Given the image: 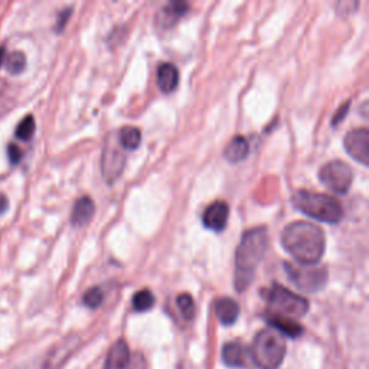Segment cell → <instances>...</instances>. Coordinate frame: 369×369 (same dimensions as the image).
<instances>
[{"mask_svg": "<svg viewBox=\"0 0 369 369\" xmlns=\"http://www.w3.org/2000/svg\"><path fill=\"white\" fill-rule=\"evenodd\" d=\"M281 244L287 253L305 266L319 263L326 249L322 228L307 221H297L287 225L281 232Z\"/></svg>", "mask_w": 369, "mask_h": 369, "instance_id": "cell-1", "label": "cell"}, {"mask_svg": "<svg viewBox=\"0 0 369 369\" xmlns=\"http://www.w3.org/2000/svg\"><path fill=\"white\" fill-rule=\"evenodd\" d=\"M268 249V231L266 227L249 229L241 238L235 254V289L245 292L254 280L256 271Z\"/></svg>", "mask_w": 369, "mask_h": 369, "instance_id": "cell-2", "label": "cell"}, {"mask_svg": "<svg viewBox=\"0 0 369 369\" xmlns=\"http://www.w3.org/2000/svg\"><path fill=\"white\" fill-rule=\"evenodd\" d=\"M292 203L306 217L327 224L341 222L345 214L342 203L336 198L305 189L297 191L293 195Z\"/></svg>", "mask_w": 369, "mask_h": 369, "instance_id": "cell-3", "label": "cell"}, {"mask_svg": "<svg viewBox=\"0 0 369 369\" xmlns=\"http://www.w3.org/2000/svg\"><path fill=\"white\" fill-rule=\"evenodd\" d=\"M287 352L285 339L273 327L260 331L251 345L250 358L260 369H278Z\"/></svg>", "mask_w": 369, "mask_h": 369, "instance_id": "cell-4", "label": "cell"}, {"mask_svg": "<svg viewBox=\"0 0 369 369\" xmlns=\"http://www.w3.org/2000/svg\"><path fill=\"white\" fill-rule=\"evenodd\" d=\"M264 299L267 300L271 313L290 319L303 317L310 307L305 297L285 289L281 284H273L270 289L264 290Z\"/></svg>", "mask_w": 369, "mask_h": 369, "instance_id": "cell-5", "label": "cell"}, {"mask_svg": "<svg viewBox=\"0 0 369 369\" xmlns=\"http://www.w3.org/2000/svg\"><path fill=\"white\" fill-rule=\"evenodd\" d=\"M284 268L292 283L306 293H317L327 283V268L322 266L285 263Z\"/></svg>", "mask_w": 369, "mask_h": 369, "instance_id": "cell-6", "label": "cell"}, {"mask_svg": "<svg viewBox=\"0 0 369 369\" xmlns=\"http://www.w3.org/2000/svg\"><path fill=\"white\" fill-rule=\"evenodd\" d=\"M319 179L326 188H329L335 193L345 195L349 192L353 182V172L349 165L341 160H334L326 163L319 171Z\"/></svg>", "mask_w": 369, "mask_h": 369, "instance_id": "cell-7", "label": "cell"}, {"mask_svg": "<svg viewBox=\"0 0 369 369\" xmlns=\"http://www.w3.org/2000/svg\"><path fill=\"white\" fill-rule=\"evenodd\" d=\"M126 157L125 153L120 150L117 144H113L110 140L107 142L104 152H103V176L108 183H113L125 169Z\"/></svg>", "mask_w": 369, "mask_h": 369, "instance_id": "cell-8", "label": "cell"}, {"mask_svg": "<svg viewBox=\"0 0 369 369\" xmlns=\"http://www.w3.org/2000/svg\"><path fill=\"white\" fill-rule=\"evenodd\" d=\"M345 149L352 159L366 166L369 163V132L368 129H356L349 132L344 140Z\"/></svg>", "mask_w": 369, "mask_h": 369, "instance_id": "cell-9", "label": "cell"}, {"mask_svg": "<svg viewBox=\"0 0 369 369\" xmlns=\"http://www.w3.org/2000/svg\"><path fill=\"white\" fill-rule=\"evenodd\" d=\"M229 217V205L225 200H215L203 212V225L214 232L225 229Z\"/></svg>", "mask_w": 369, "mask_h": 369, "instance_id": "cell-10", "label": "cell"}, {"mask_svg": "<svg viewBox=\"0 0 369 369\" xmlns=\"http://www.w3.org/2000/svg\"><path fill=\"white\" fill-rule=\"evenodd\" d=\"M267 322H268V324L273 327L274 331H277L283 336L296 339V338H299L303 334L302 324H299L295 319L278 316V314H274V313H268L267 314Z\"/></svg>", "mask_w": 369, "mask_h": 369, "instance_id": "cell-11", "label": "cell"}, {"mask_svg": "<svg viewBox=\"0 0 369 369\" xmlns=\"http://www.w3.org/2000/svg\"><path fill=\"white\" fill-rule=\"evenodd\" d=\"M250 358V349L245 348L241 342H228L222 348V361L232 368L247 366Z\"/></svg>", "mask_w": 369, "mask_h": 369, "instance_id": "cell-12", "label": "cell"}, {"mask_svg": "<svg viewBox=\"0 0 369 369\" xmlns=\"http://www.w3.org/2000/svg\"><path fill=\"white\" fill-rule=\"evenodd\" d=\"M94 211H96V205H94V200L89 196H83L79 198L74 208H72V214H71V224L74 227H84L87 225L93 215H94Z\"/></svg>", "mask_w": 369, "mask_h": 369, "instance_id": "cell-13", "label": "cell"}, {"mask_svg": "<svg viewBox=\"0 0 369 369\" xmlns=\"http://www.w3.org/2000/svg\"><path fill=\"white\" fill-rule=\"evenodd\" d=\"M179 84V71L171 62H163L157 69V86L160 91L169 94L176 90Z\"/></svg>", "mask_w": 369, "mask_h": 369, "instance_id": "cell-14", "label": "cell"}, {"mask_svg": "<svg viewBox=\"0 0 369 369\" xmlns=\"http://www.w3.org/2000/svg\"><path fill=\"white\" fill-rule=\"evenodd\" d=\"M130 362V351L127 344L120 339L108 351L107 369H126Z\"/></svg>", "mask_w": 369, "mask_h": 369, "instance_id": "cell-15", "label": "cell"}, {"mask_svg": "<svg viewBox=\"0 0 369 369\" xmlns=\"http://www.w3.org/2000/svg\"><path fill=\"white\" fill-rule=\"evenodd\" d=\"M215 313L218 320L224 326L234 324L239 316V306L235 300L229 297H222L215 302Z\"/></svg>", "mask_w": 369, "mask_h": 369, "instance_id": "cell-16", "label": "cell"}, {"mask_svg": "<svg viewBox=\"0 0 369 369\" xmlns=\"http://www.w3.org/2000/svg\"><path fill=\"white\" fill-rule=\"evenodd\" d=\"M188 11H189V4L181 2V0H175V2L168 4L159 13L161 18L160 25L163 28H169V26L175 25L182 16H185L188 13Z\"/></svg>", "mask_w": 369, "mask_h": 369, "instance_id": "cell-17", "label": "cell"}, {"mask_svg": "<svg viewBox=\"0 0 369 369\" xmlns=\"http://www.w3.org/2000/svg\"><path fill=\"white\" fill-rule=\"evenodd\" d=\"M249 154H250V143L242 136L234 137L228 143V146L225 147V152H224V156L229 163H239L247 159Z\"/></svg>", "mask_w": 369, "mask_h": 369, "instance_id": "cell-18", "label": "cell"}, {"mask_svg": "<svg viewBox=\"0 0 369 369\" xmlns=\"http://www.w3.org/2000/svg\"><path fill=\"white\" fill-rule=\"evenodd\" d=\"M118 143L126 150H136L142 143V133L137 127H123L118 136Z\"/></svg>", "mask_w": 369, "mask_h": 369, "instance_id": "cell-19", "label": "cell"}, {"mask_svg": "<svg viewBox=\"0 0 369 369\" xmlns=\"http://www.w3.org/2000/svg\"><path fill=\"white\" fill-rule=\"evenodd\" d=\"M5 64H6L8 72H11L12 75H18V74H22L26 68V57L21 51H13L12 54H9L6 57Z\"/></svg>", "mask_w": 369, "mask_h": 369, "instance_id": "cell-20", "label": "cell"}, {"mask_svg": "<svg viewBox=\"0 0 369 369\" xmlns=\"http://www.w3.org/2000/svg\"><path fill=\"white\" fill-rule=\"evenodd\" d=\"M154 302H156L154 295L147 289L140 290L133 296V307L136 312H140V313L150 310L154 306Z\"/></svg>", "mask_w": 369, "mask_h": 369, "instance_id": "cell-21", "label": "cell"}, {"mask_svg": "<svg viewBox=\"0 0 369 369\" xmlns=\"http://www.w3.org/2000/svg\"><path fill=\"white\" fill-rule=\"evenodd\" d=\"M176 305H178L179 312L182 313V316H183L186 320H192V319L195 317L196 307H195L193 297H192L189 293H182V295H179L178 299H176Z\"/></svg>", "mask_w": 369, "mask_h": 369, "instance_id": "cell-22", "label": "cell"}, {"mask_svg": "<svg viewBox=\"0 0 369 369\" xmlns=\"http://www.w3.org/2000/svg\"><path fill=\"white\" fill-rule=\"evenodd\" d=\"M35 127H36V125H35L33 115L28 114L18 125L15 135L21 140H29L33 136V133H35Z\"/></svg>", "mask_w": 369, "mask_h": 369, "instance_id": "cell-23", "label": "cell"}, {"mask_svg": "<svg viewBox=\"0 0 369 369\" xmlns=\"http://www.w3.org/2000/svg\"><path fill=\"white\" fill-rule=\"evenodd\" d=\"M103 302H104V293L100 287H93V289L86 292V295L83 297V303L90 309L100 307L103 305Z\"/></svg>", "mask_w": 369, "mask_h": 369, "instance_id": "cell-24", "label": "cell"}, {"mask_svg": "<svg viewBox=\"0 0 369 369\" xmlns=\"http://www.w3.org/2000/svg\"><path fill=\"white\" fill-rule=\"evenodd\" d=\"M22 150L15 144V143H9L8 146V157L12 165H18V163L22 160Z\"/></svg>", "mask_w": 369, "mask_h": 369, "instance_id": "cell-25", "label": "cell"}, {"mask_svg": "<svg viewBox=\"0 0 369 369\" xmlns=\"http://www.w3.org/2000/svg\"><path fill=\"white\" fill-rule=\"evenodd\" d=\"M349 106H351V101H348V103H344V106L336 111V114H335V117H334V120H332V125L334 126H338L339 123L345 118V115L348 114V110H349Z\"/></svg>", "mask_w": 369, "mask_h": 369, "instance_id": "cell-26", "label": "cell"}, {"mask_svg": "<svg viewBox=\"0 0 369 369\" xmlns=\"http://www.w3.org/2000/svg\"><path fill=\"white\" fill-rule=\"evenodd\" d=\"M71 8L69 9H65V11H62L61 13H59V18H58V22H57V30L58 32H61L64 28H65V25H67V21L69 19V16H71Z\"/></svg>", "mask_w": 369, "mask_h": 369, "instance_id": "cell-27", "label": "cell"}, {"mask_svg": "<svg viewBox=\"0 0 369 369\" xmlns=\"http://www.w3.org/2000/svg\"><path fill=\"white\" fill-rule=\"evenodd\" d=\"M8 207H9L8 198H6L4 193H0V215H2L4 212H6Z\"/></svg>", "mask_w": 369, "mask_h": 369, "instance_id": "cell-28", "label": "cell"}, {"mask_svg": "<svg viewBox=\"0 0 369 369\" xmlns=\"http://www.w3.org/2000/svg\"><path fill=\"white\" fill-rule=\"evenodd\" d=\"M5 59H6V48H4V47H0V67H2V65H4Z\"/></svg>", "mask_w": 369, "mask_h": 369, "instance_id": "cell-29", "label": "cell"}]
</instances>
